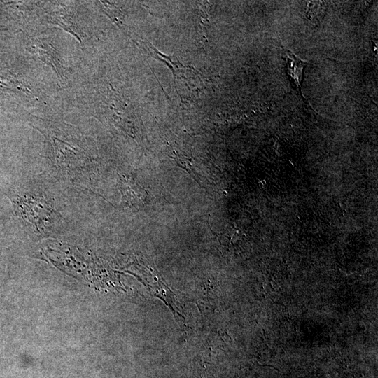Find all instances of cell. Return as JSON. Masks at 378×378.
Returning a JSON list of instances; mask_svg holds the SVG:
<instances>
[{"label":"cell","instance_id":"cell-5","mask_svg":"<svg viewBox=\"0 0 378 378\" xmlns=\"http://www.w3.org/2000/svg\"><path fill=\"white\" fill-rule=\"evenodd\" d=\"M142 188L134 180L123 176L120 181L122 200L127 206L139 204L144 199V192Z\"/></svg>","mask_w":378,"mask_h":378},{"label":"cell","instance_id":"cell-1","mask_svg":"<svg viewBox=\"0 0 378 378\" xmlns=\"http://www.w3.org/2000/svg\"><path fill=\"white\" fill-rule=\"evenodd\" d=\"M15 214L38 232L49 229L57 217L53 206L41 195L24 192L10 197Z\"/></svg>","mask_w":378,"mask_h":378},{"label":"cell","instance_id":"cell-2","mask_svg":"<svg viewBox=\"0 0 378 378\" xmlns=\"http://www.w3.org/2000/svg\"><path fill=\"white\" fill-rule=\"evenodd\" d=\"M52 147L55 163L63 174L76 176L88 170L87 150L74 140H66L48 133Z\"/></svg>","mask_w":378,"mask_h":378},{"label":"cell","instance_id":"cell-7","mask_svg":"<svg viewBox=\"0 0 378 378\" xmlns=\"http://www.w3.org/2000/svg\"><path fill=\"white\" fill-rule=\"evenodd\" d=\"M0 88L8 89L16 93L31 96L32 92L24 83L10 76L0 75Z\"/></svg>","mask_w":378,"mask_h":378},{"label":"cell","instance_id":"cell-3","mask_svg":"<svg viewBox=\"0 0 378 378\" xmlns=\"http://www.w3.org/2000/svg\"><path fill=\"white\" fill-rule=\"evenodd\" d=\"M31 50L38 58L50 66L60 80L66 78V69L62 65L55 48L43 39L36 40L31 46Z\"/></svg>","mask_w":378,"mask_h":378},{"label":"cell","instance_id":"cell-4","mask_svg":"<svg viewBox=\"0 0 378 378\" xmlns=\"http://www.w3.org/2000/svg\"><path fill=\"white\" fill-rule=\"evenodd\" d=\"M286 55L287 72L291 82L301 93L303 72L307 62L302 60L288 49L285 50Z\"/></svg>","mask_w":378,"mask_h":378},{"label":"cell","instance_id":"cell-6","mask_svg":"<svg viewBox=\"0 0 378 378\" xmlns=\"http://www.w3.org/2000/svg\"><path fill=\"white\" fill-rule=\"evenodd\" d=\"M51 20L52 23H55L64 29L71 32L77 39L82 43V39L80 34L78 32V29L76 27L74 26V23L71 20L70 16L68 15L65 9H59L55 12L52 15Z\"/></svg>","mask_w":378,"mask_h":378}]
</instances>
